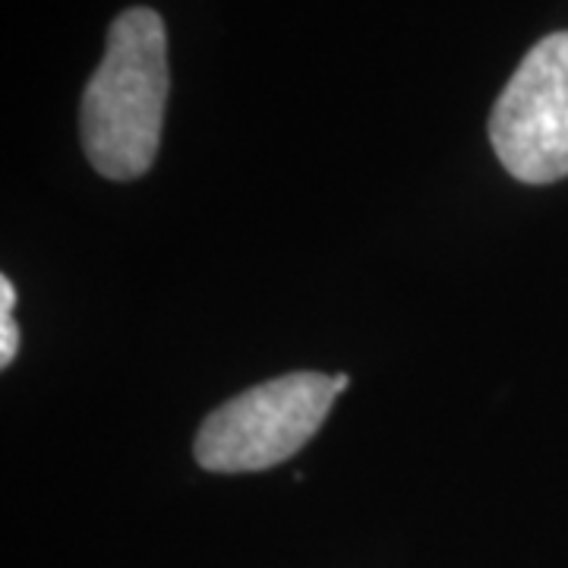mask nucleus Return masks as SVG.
<instances>
[{
  "mask_svg": "<svg viewBox=\"0 0 568 568\" xmlns=\"http://www.w3.org/2000/svg\"><path fill=\"white\" fill-rule=\"evenodd\" d=\"M347 376L287 373L224 402L196 436V462L215 474H250L287 462L316 436Z\"/></svg>",
  "mask_w": 568,
  "mask_h": 568,
  "instance_id": "obj_2",
  "label": "nucleus"
},
{
  "mask_svg": "<svg viewBox=\"0 0 568 568\" xmlns=\"http://www.w3.org/2000/svg\"><path fill=\"white\" fill-rule=\"evenodd\" d=\"M13 306H17V291L13 282L3 275L0 278V366L13 364L20 351V328L13 323Z\"/></svg>",
  "mask_w": 568,
  "mask_h": 568,
  "instance_id": "obj_4",
  "label": "nucleus"
},
{
  "mask_svg": "<svg viewBox=\"0 0 568 568\" xmlns=\"http://www.w3.org/2000/svg\"><path fill=\"white\" fill-rule=\"evenodd\" d=\"M489 142L515 181L568 178V32L530 48L493 108Z\"/></svg>",
  "mask_w": 568,
  "mask_h": 568,
  "instance_id": "obj_3",
  "label": "nucleus"
},
{
  "mask_svg": "<svg viewBox=\"0 0 568 568\" xmlns=\"http://www.w3.org/2000/svg\"><path fill=\"white\" fill-rule=\"evenodd\" d=\"M164 102V22L155 10L133 7L111 22L102 63L82 92V149L102 178L136 181L152 168L162 142Z\"/></svg>",
  "mask_w": 568,
  "mask_h": 568,
  "instance_id": "obj_1",
  "label": "nucleus"
}]
</instances>
